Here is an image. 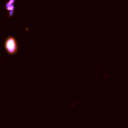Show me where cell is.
I'll use <instances>...</instances> for the list:
<instances>
[{
    "mask_svg": "<svg viewBox=\"0 0 128 128\" xmlns=\"http://www.w3.org/2000/svg\"><path fill=\"white\" fill-rule=\"evenodd\" d=\"M4 48L9 55H14L18 50V44L16 40L13 36H9L4 41Z\"/></svg>",
    "mask_w": 128,
    "mask_h": 128,
    "instance_id": "1",
    "label": "cell"
},
{
    "mask_svg": "<svg viewBox=\"0 0 128 128\" xmlns=\"http://www.w3.org/2000/svg\"><path fill=\"white\" fill-rule=\"evenodd\" d=\"M13 1H14V0H10L9 2H8V3L6 4V8L9 11H11V16H12V13H13V9H14V7H13Z\"/></svg>",
    "mask_w": 128,
    "mask_h": 128,
    "instance_id": "2",
    "label": "cell"
}]
</instances>
